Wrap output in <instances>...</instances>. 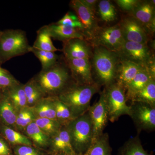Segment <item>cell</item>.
<instances>
[{"label":"cell","mask_w":155,"mask_h":155,"mask_svg":"<svg viewBox=\"0 0 155 155\" xmlns=\"http://www.w3.org/2000/svg\"><path fill=\"white\" fill-rule=\"evenodd\" d=\"M66 127L75 153L84 155L93 143L92 126L87 111L73 119Z\"/></svg>","instance_id":"obj_4"},{"label":"cell","mask_w":155,"mask_h":155,"mask_svg":"<svg viewBox=\"0 0 155 155\" xmlns=\"http://www.w3.org/2000/svg\"><path fill=\"white\" fill-rule=\"evenodd\" d=\"M153 75L147 67H143L137 72L134 78L125 87V95L127 101H131L132 98L153 79Z\"/></svg>","instance_id":"obj_16"},{"label":"cell","mask_w":155,"mask_h":155,"mask_svg":"<svg viewBox=\"0 0 155 155\" xmlns=\"http://www.w3.org/2000/svg\"><path fill=\"white\" fill-rule=\"evenodd\" d=\"M2 33V31L0 30V35H1V34Z\"/></svg>","instance_id":"obj_42"},{"label":"cell","mask_w":155,"mask_h":155,"mask_svg":"<svg viewBox=\"0 0 155 155\" xmlns=\"http://www.w3.org/2000/svg\"><path fill=\"white\" fill-rule=\"evenodd\" d=\"M1 122H0V125H1Z\"/></svg>","instance_id":"obj_44"},{"label":"cell","mask_w":155,"mask_h":155,"mask_svg":"<svg viewBox=\"0 0 155 155\" xmlns=\"http://www.w3.org/2000/svg\"><path fill=\"white\" fill-rule=\"evenodd\" d=\"M70 5L82 24V33L84 38L88 39L99 27L95 14L84 6L79 0H72Z\"/></svg>","instance_id":"obj_13"},{"label":"cell","mask_w":155,"mask_h":155,"mask_svg":"<svg viewBox=\"0 0 155 155\" xmlns=\"http://www.w3.org/2000/svg\"><path fill=\"white\" fill-rule=\"evenodd\" d=\"M72 78L66 63L58 61L53 67L46 70H41L34 78L37 85L44 94L57 96L70 86Z\"/></svg>","instance_id":"obj_2"},{"label":"cell","mask_w":155,"mask_h":155,"mask_svg":"<svg viewBox=\"0 0 155 155\" xmlns=\"http://www.w3.org/2000/svg\"><path fill=\"white\" fill-rule=\"evenodd\" d=\"M51 38L48 25L42 26L37 31L36 40L32 47L38 49L54 52L59 51L53 45Z\"/></svg>","instance_id":"obj_22"},{"label":"cell","mask_w":155,"mask_h":155,"mask_svg":"<svg viewBox=\"0 0 155 155\" xmlns=\"http://www.w3.org/2000/svg\"><path fill=\"white\" fill-rule=\"evenodd\" d=\"M112 152L109 135L107 133H103L92 143L84 155H112Z\"/></svg>","instance_id":"obj_24"},{"label":"cell","mask_w":155,"mask_h":155,"mask_svg":"<svg viewBox=\"0 0 155 155\" xmlns=\"http://www.w3.org/2000/svg\"><path fill=\"white\" fill-rule=\"evenodd\" d=\"M16 155H41L38 151L31 146H19L15 150Z\"/></svg>","instance_id":"obj_37"},{"label":"cell","mask_w":155,"mask_h":155,"mask_svg":"<svg viewBox=\"0 0 155 155\" xmlns=\"http://www.w3.org/2000/svg\"><path fill=\"white\" fill-rule=\"evenodd\" d=\"M122 60L131 61L146 67L151 61L150 52L147 44L125 41L122 49L117 53Z\"/></svg>","instance_id":"obj_10"},{"label":"cell","mask_w":155,"mask_h":155,"mask_svg":"<svg viewBox=\"0 0 155 155\" xmlns=\"http://www.w3.org/2000/svg\"><path fill=\"white\" fill-rule=\"evenodd\" d=\"M11 151L5 140L0 137V155H11Z\"/></svg>","instance_id":"obj_40"},{"label":"cell","mask_w":155,"mask_h":155,"mask_svg":"<svg viewBox=\"0 0 155 155\" xmlns=\"http://www.w3.org/2000/svg\"><path fill=\"white\" fill-rule=\"evenodd\" d=\"M35 118H36L34 114L32 108H28L27 114L22 121L20 129H22L26 128L29 124L34 121Z\"/></svg>","instance_id":"obj_38"},{"label":"cell","mask_w":155,"mask_h":155,"mask_svg":"<svg viewBox=\"0 0 155 155\" xmlns=\"http://www.w3.org/2000/svg\"><path fill=\"white\" fill-rule=\"evenodd\" d=\"M55 108L56 118L62 126H66L74 119L69 108L61 102L57 96L53 97Z\"/></svg>","instance_id":"obj_30"},{"label":"cell","mask_w":155,"mask_h":155,"mask_svg":"<svg viewBox=\"0 0 155 155\" xmlns=\"http://www.w3.org/2000/svg\"><path fill=\"white\" fill-rule=\"evenodd\" d=\"M3 92H4V90L0 88V100L2 97Z\"/></svg>","instance_id":"obj_41"},{"label":"cell","mask_w":155,"mask_h":155,"mask_svg":"<svg viewBox=\"0 0 155 155\" xmlns=\"http://www.w3.org/2000/svg\"><path fill=\"white\" fill-rule=\"evenodd\" d=\"M80 2L88 9L90 11L95 14L96 10V6L98 1L97 0H79Z\"/></svg>","instance_id":"obj_39"},{"label":"cell","mask_w":155,"mask_h":155,"mask_svg":"<svg viewBox=\"0 0 155 155\" xmlns=\"http://www.w3.org/2000/svg\"><path fill=\"white\" fill-rule=\"evenodd\" d=\"M17 112L5 90L0 100V122L7 126L15 125Z\"/></svg>","instance_id":"obj_20"},{"label":"cell","mask_w":155,"mask_h":155,"mask_svg":"<svg viewBox=\"0 0 155 155\" xmlns=\"http://www.w3.org/2000/svg\"><path fill=\"white\" fill-rule=\"evenodd\" d=\"M19 84V81L8 70L2 68L0 65V88L7 89Z\"/></svg>","instance_id":"obj_34"},{"label":"cell","mask_w":155,"mask_h":155,"mask_svg":"<svg viewBox=\"0 0 155 155\" xmlns=\"http://www.w3.org/2000/svg\"><path fill=\"white\" fill-rule=\"evenodd\" d=\"M56 23L77 28L80 30L81 32L83 30V26L77 16L70 12L67 13L62 19Z\"/></svg>","instance_id":"obj_35"},{"label":"cell","mask_w":155,"mask_h":155,"mask_svg":"<svg viewBox=\"0 0 155 155\" xmlns=\"http://www.w3.org/2000/svg\"><path fill=\"white\" fill-rule=\"evenodd\" d=\"M117 155H152L143 148L139 134L130 139L120 148Z\"/></svg>","instance_id":"obj_25"},{"label":"cell","mask_w":155,"mask_h":155,"mask_svg":"<svg viewBox=\"0 0 155 155\" xmlns=\"http://www.w3.org/2000/svg\"><path fill=\"white\" fill-rule=\"evenodd\" d=\"M51 137L53 147L60 153V154L77 155L72 148L66 126H62L60 130Z\"/></svg>","instance_id":"obj_19"},{"label":"cell","mask_w":155,"mask_h":155,"mask_svg":"<svg viewBox=\"0 0 155 155\" xmlns=\"http://www.w3.org/2000/svg\"><path fill=\"white\" fill-rule=\"evenodd\" d=\"M30 52H32L40 61L42 70L49 69L55 65L58 61L59 57L54 52L42 51L35 48L31 46Z\"/></svg>","instance_id":"obj_29"},{"label":"cell","mask_w":155,"mask_h":155,"mask_svg":"<svg viewBox=\"0 0 155 155\" xmlns=\"http://www.w3.org/2000/svg\"><path fill=\"white\" fill-rule=\"evenodd\" d=\"M67 155L60 154H59V155Z\"/></svg>","instance_id":"obj_43"},{"label":"cell","mask_w":155,"mask_h":155,"mask_svg":"<svg viewBox=\"0 0 155 155\" xmlns=\"http://www.w3.org/2000/svg\"><path fill=\"white\" fill-rule=\"evenodd\" d=\"M143 66L121 59L117 66L116 82L125 88L134 78Z\"/></svg>","instance_id":"obj_17"},{"label":"cell","mask_w":155,"mask_h":155,"mask_svg":"<svg viewBox=\"0 0 155 155\" xmlns=\"http://www.w3.org/2000/svg\"><path fill=\"white\" fill-rule=\"evenodd\" d=\"M34 121L38 126L49 137H51L54 135L62 126L57 120L48 118H36Z\"/></svg>","instance_id":"obj_33"},{"label":"cell","mask_w":155,"mask_h":155,"mask_svg":"<svg viewBox=\"0 0 155 155\" xmlns=\"http://www.w3.org/2000/svg\"><path fill=\"white\" fill-rule=\"evenodd\" d=\"M98 10L100 18L105 22L114 21L117 17L116 8L108 0H102L98 4Z\"/></svg>","instance_id":"obj_32"},{"label":"cell","mask_w":155,"mask_h":155,"mask_svg":"<svg viewBox=\"0 0 155 155\" xmlns=\"http://www.w3.org/2000/svg\"><path fill=\"white\" fill-rule=\"evenodd\" d=\"M118 6L123 11L130 12L137 6L140 1L138 0H116Z\"/></svg>","instance_id":"obj_36"},{"label":"cell","mask_w":155,"mask_h":155,"mask_svg":"<svg viewBox=\"0 0 155 155\" xmlns=\"http://www.w3.org/2000/svg\"><path fill=\"white\" fill-rule=\"evenodd\" d=\"M0 132L11 144L28 146L32 145L30 139L27 137L2 123L0 125Z\"/></svg>","instance_id":"obj_26"},{"label":"cell","mask_w":155,"mask_h":155,"mask_svg":"<svg viewBox=\"0 0 155 155\" xmlns=\"http://www.w3.org/2000/svg\"><path fill=\"white\" fill-rule=\"evenodd\" d=\"M5 90L17 112L27 105L24 85L19 83Z\"/></svg>","instance_id":"obj_23"},{"label":"cell","mask_w":155,"mask_h":155,"mask_svg":"<svg viewBox=\"0 0 155 155\" xmlns=\"http://www.w3.org/2000/svg\"><path fill=\"white\" fill-rule=\"evenodd\" d=\"M26 33L20 29H8L0 35V65L12 58L30 52Z\"/></svg>","instance_id":"obj_5"},{"label":"cell","mask_w":155,"mask_h":155,"mask_svg":"<svg viewBox=\"0 0 155 155\" xmlns=\"http://www.w3.org/2000/svg\"><path fill=\"white\" fill-rule=\"evenodd\" d=\"M24 90L27 99V105L35 104L45 96L33 78L24 84Z\"/></svg>","instance_id":"obj_31"},{"label":"cell","mask_w":155,"mask_h":155,"mask_svg":"<svg viewBox=\"0 0 155 155\" xmlns=\"http://www.w3.org/2000/svg\"><path fill=\"white\" fill-rule=\"evenodd\" d=\"M51 38L62 41L74 38L84 39L81 31L77 28L67 25L51 23L48 25Z\"/></svg>","instance_id":"obj_18"},{"label":"cell","mask_w":155,"mask_h":155,"mask_svg":"<svg viewBox=\"0 0 155 155\" xmlns=\"http://www.w3.org/2000/svg\"><path fill=\"white\" fill-rule=\"evenodd\" d=\"M65 63L70 71L72 78L79 84H92L94 83L91 72L89 59H68L65 58Z\"/></svg>","instance_id":"obj_12"},{"label":"cell","mask_w":155,"mask_h":155,"mask_svg":"<svg viewBox=\"0 0 155 155\" xmlns=\"http://www.w3.org/2000/svg\"><path fill=\"white\" fill-rule=\"evenodd\" d=\"M104 91L109 121L114 122L123 115L130 116V106L127 105L124 87L116 82Z\"/></svg>","instance_id":"obj_6"},{"label":"cell","mask_w":155,"mask_h":155,"mask_svg":"<svg viewBox=\"0 0 155 155\" xmlns=\"http://www.w3.org/2000/svg\"><path fill=\"white\" fill-rule=\"evenodd\" d=\"M130 116L137 134L142 131L152 132L155 130V107L141 102L131 103Z\"/></svg>","instance_id":"obj_8"},{"label":"cell","mask_w":155,"mask_h":155,"mask_svg":"<svg viewBox=\"0 0 155 155\" xmlns=\"http://www.w3.org/2000/svg\"><path fill=\"white\" fill-rule=\"evenodd\" d=\"M26 133L29 139L39 147H46L49 143V137L38 126L34 121L25 128Z\"/></svg>","instance_id":"obj_28"},{"label":"cell","mask_w":155,"mask_h":155,"mask_svg":"<svg viewBox=\"0 0 155 155\" xmlns=\"http://www.w3.org/2000/svg\"><path fill=\"white\" fill-rule=\"evenodd\" d=\"M87 112L92 126L93 142L102 135L109 120L104 90L100 94L99 99L90 106Z\"/></svg>","instance_id":"obj_9"},{"label":"cell","mask_w":155,"mask_h":155,"mask_svg":"<svg viewBox=\"0 0 155 155\" xmlns=\"http://www.w3.org/2000/svg\"><path fill=\"white\" fill-rule=\"evenodd\" d=\"M63 42V51L65 58L89 59L92 56L90 47L84 39L74 38Z\"/></svg>","instance_id":"obj_15"},{"label":"cell","mask_w":155,"mask_h":155,"mask_svg":"<svg viewBox=\"0 0 155 155\" xmlns=\"http://www.w3.org/2000/svg\"><path fill=\"white\" fill-rule=\"evenodd\" d=\"M131 103L141 102L155 107V80L153 79L143 88L136 94L131 99Z\"/></svg>","instance_id":"obj_27"},{"label":"cell","mask_w":155,"mask_h":155,"mask_svg":"<svg viewBox=\"0 0 155 155\" xmlns=\"http://www.w3.org/2000/svg\"><path fill=\"white\" fill-rule=\"evenodd\" d=\"M35 105L32 109L35 118H46L57 120L53 97L43 98Z\"/></svg>","instance_id":"obj_21"},{"label":"cell","mask_w":155,"mask_h":155,"mask_svg":"<svg viewBox=\"0 0 155 155\" xmlns=\"http://www.w3.org/2000/svg\"><path fill=\"white\" fill-rule=\"evenodd\" d=\"M92 66L96 81L95 83L105 87L116 82L119 60L116 53L102 47H96L92 54Z\"/></svg>","instance_id":"obj_3"},{"label":"cell","mask_w":155,"mask_h":155,"mask_svg":"<svg viewBox=\"0 0 155 155\" xmlns=\"http://www.w3.org/2000/svg\"><path fill=\"white\" fill-rule=\"evenodd\" d=\"M88 40L95 47H102L116 54L121 51L125 42L119 24L99 27Z\"/></svg>","instance_id":"obj_7"},{"label":"cell","mask_w":155,"mask_h":155,"mask_svg":"<svg viewBox=\"0 0 155 155\" xmlns=\"http://www.w3.org/2000/svg\"><path fill=\"white\" fill-rule=\"evenodd\" d=\"M155 1H140L130 12V16L136 19L146 28L148 32L155 30Z\"/></svg>","instance_id":"obj_14"},{"label":"cell","mask_w":155,"mask_h":155,"mask_svg":"<svg viewBox=\"0 0 155 155\" xmlns=\"http://www.w3.org/2000/svg\"><path fill=\"white\" fill-rule=\"evenodd\" d=\"M100 88L99 85L96 83L92 84L74 83L57 97L69 108L75 119L88 111L92 98L99 91Z\"/></svg>","instance_id":"obj_1"},{"label":"cell","mask_w":155,"mask_h":155,"mask_svg":"<svg viewBox=\"0 0 155 155\" xmlns=\"http://www.w3.org/2000/svg\"><path fill=\"white\" fill-rule=\"evenodd\" d=\"M119 25L125 41L147 44L149 33L144 26L131 16L125 17Z\"/></svg>","instance_id":"obj_11"}]
</instances>
